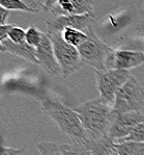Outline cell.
Instances as JSON below:
<instances>
[{
	"label": "cell",
	"mask_w": 144,
	"mask_h": 155,
	"mask_svg": "<svg viewBox=\"0 0 144 155\" xmlns=\"http://www.w3.org/2000/svg\"><path fill=\"white\" fill-rule=\"evenodd\" d=\"M78 114L87 140H96L109 137L114 111L101 98L92 99L78 106L72 107Z\"/></svg>",
	"instance_id": "1"
},
{
	"label": "cell",
	"mask_w": 144,
	"mask_h": 155,
	"mask_svg": "<svg viewBox=\"0 0 144 155\" xmlns=\"http://www.w3.org/2000/svg\"><path fill=\"white\" fill-rule=\"evenodd\" d=\"M41 107L42 113L50 117L61 132L67 135L74 144L84 145L86 143L87 137L81 120L72 107L50 97L42 100Z\"/></svg>",
	"instance_id": "2"
},
{
	"label": "cell",
	"mask_w": 144,
	"mask_h": 155,
	"mask_svg": "<svg viewBox=\"0 0 144 155\" xmlns=\"http://www.w3.org/2000/svg\"><path fill=\"white\" fill-rule=\"evenodd\" d=\"M85 32L87 33L86 41L77 48L82 61L85 65H89L95 69V71H107V61L114 52V49L104 43L91 27Z\"/></svg>",
	"instance_id": "3"
},
{
	"label": "cell",
	"mask_w": 144,
	"mask_h": 155,
	"mask_svg": "<svg viewBox=\"0 0 144 155\" xmlns=\"http://www.w3.org/2000/svg\"><path fill=\"white\" fill-rule=\"evenodd\" d=\"M48 35L51 39L56 59L60 66L61 75L63 78L68 77L83 68L85 63L82 61L77 47L67 44L63 40L61 33H48Z\"/></svg>",
	"instance_id": "4"
},
{
	"label": "cell",
	"mask_w": 144,
	"mask_h": 155,
	"mask_svg": "<svg viewBox=\"0 0 144 155\" xmlns=\"http://www.w3.org/2000/svg\"><path fill=\"white\" fill-rule=\"evenodd\" d=\"M144 106V87L133 76L118 90L112 109L116 114L141 111Z\"/></svg>",
	"instance_id": "5"
},
{
	"label": "cell",
	"mask_w": 144,
	"mask_h": 155,
	"mask_svg": "<svg viewBox=\"0 0 144 155\" xmlns=\"http://www.w3.org/2000/svg\"><path fill=\"white\" fill-rule=\"evenodd\" d=\"M127 70L110 69L107 71H95L96 87L100 92V98L108 105L113 106L118 90L130 78Z\"/></svg>",
	"instance_id": "6"
},
{
	"label": "cell",
	"mask_w": 144,
	"mask_h": 155,
	"mask_svg": "<svg viewBox=\"0 0 144 155\" xmlns=\"http://www.w3.org/2000/svg\"><path fill=\"white\" fill-rule=\"evenodd\" d=\"M94 19V13L85 15H62L52 16L49 15L45 19L47 33H61L65 28H77L82 31H86Z\"/></svg>",
	"instance_id": "7"
},
{
	"label": "cell",
	"mask_w": 144,
	"mask_h": 155,
	"mask_svg": "<svg viewBox=\"0 0 144 155\" xmlns=\"http://www.w3.org/2000/svg\"><path fill=\"white\" fill-rule=\"evenodd\" d=\"M142 122H144V114L141 111H131L126 114L114 113L109 137L114 142H118L127 137L138 124Z\"/></svg>",
	"instance_id": "8"
},
{
	"label": "cell",
	"mask_w": 144,
	"mask_h": 155,
	"mask_svg": "<svg viewBox=\"0 0 144 155\" xmlns=\"http://www.w3.org/2000/svg\"><path fill=\"white\" fill-rule=\"evenodd\" d=\"M36 58L39 66L50 75H59L61 69L55 56L51 39L47 32H44L41 44L36 47Z\"/></svg>",
	"instance_id": "9"
},
{
	"label": "cell",
	"mask_w": 144,
	"mask_h": 155,
	"mask_svg": "<svg viewBox=\"0 0 144 155\" xmlns=\"http://www.w3.org/2000/svg\"><path fill=\"white\" fill-rule=\"evenodd\" d=\"M144 63V52L136 50H114L107 61V69L131 70Z\"/></svg>",
	"instance_id": "10"
},
{
	"label": "cell",
	"mask_w": 144,
	"mask_h": 155,
	"mask_svg": "<svg viewBox=\"0 0 144 155\" xmlns=\"http://www.w3.org/2000/svg\"><path fill=\"white\" fill-rule=\"evenodd\" d=\"M94 0H58L49 14L52 16L85 15L93 13Z\"/></svg>",
	"instance_id": "11"
},
{
	"label": "cell",
	"mask_w": 144,
	"mask_h": 155,
	"mask_svg": "<svg viewBox=\"0 0 144 155\" xmlns=\"http://www.w3.org/2000/svg\"><path fill=\"white\" fill-rule=\"evenodd\" d=\"M2 44L5 47L6 51L9 52V53L19 57H22V58L30 61V63L35 64V65H39V61H37L36 58V49L34 47L30 46L26 42H23L21 44H16V43L11 42V40L8 39Z\"/></svg>",
	"instance_id": "12"
},
{
	"label": "cell",
	"mask_w": 144,
	"mask_h": 155,
	"mask_svg": "<svg viewBox=\"0 0 144 155\" xmlns=\"http://www.w3.org/2000/svg\"><path fill=\"white\" fill-rule=\"evenodd\" d=\"M84 146L91 155H119L115 148V142L109 137L96 140H87Z\"/></svg>",
	"instance_id": "13"
},
{
	"label": "cell",
	"mask_w": 144,
	"mask_h": 155,
	"mask_svg": "<svg viewBox=\"0 0 144 155\" xmlns=\"http://www.w3.org/2000/svg\"><path fill=\"white\" fill-rule=\"evenodd\" d=\"M115 148L119 155H144V143L116 142Z\"/></svg>",
	"instance_id": "14"
},
{
	"label": "cell",
	"mask_w": 144,
	"mask_h": 155,
	"mask_svg": "<svg viewBox=\"0 0 144 155\" xmlns=\"http://www.w3.org/2000/svg\"><path fill=\"white\" fill-rule=\"evenodd\" d=\"M62 38L67 44L72 45L75 47H79L81 44L86 41L87 39V33L85 31H82L80 29L77 28H72V27H67L61 32Z\"/></svg>",
	"instance_id": "15"
},
{
	"label": "cell",
	"mask_w": 144,
	"mask_h": 155,
	"mask_svg": "<svg viewBox=\"0 0 144 155\" xmlns=\"http://www.w3.org/2000/svg\"><path fill=\"white\" fill-rule=\"evenodd\" d=\"M61 155H91L84 145L77 144H65L59 146Z\"/></svg>",
	"instance_id": "16"
},
{
	"label": "cell",
	"mask_w": 144,
	"mask_h": 155,
	"mask_svg": "<svg viewBox=\"0 0 144 155\" xmlns=\"http://www.w3.org/2000/svg\"><path fill=\"white\" fill-rule=\"evenodd\" d=\"M42 35L44 32H42L41 30H39L36 27L34 26H30L27 28L26 30V38H25V42L27 44H29L30 46L36 48L39 44H41L42 40Z\"/></svg>",
	"instance_id": "17"
},
{
	"label": "cell",
	"mask_w": 144,
	"mask_h": 155,
	"mask_svg": "<svg viewBox=\"0 0 144 155\" xmlns=\"http://www.w3.org/2000/svg\"><path fill=\"white\" fill-rule=\"evenodd\" d=\"M36 148L41 155H61L59 146L52 142H39Z\"/></svg>",
	"instance_id": "18"
},
{
	"label": "cell",
	"mask_w": 144,
	"mask_h": 155,
	"mask_svg": "<svg viewBox=\"0 0 144 155\" xmlns=\"http://www.w3.org/2000/svg\"><path fill=\"white\" fill-rule=\"evenodd\" d=\"M0 5L8 11H21L27 13H33L32 9L25 5L22 0H0Z\"/></svg>",
	"instance_id": "19"
},
{
	"label": "cell",
	"mask_w": 144,
	"mask_h": 155,
	"mask_svg": "<svg viewBox=\"0 0 144 155\" xmlns=\"http://www.w3.org/2000/svg\"><path fill=\"white\" fill-rule=\"evenodd\" d=\"M118 142H140L144 143V122L138 124L131 133ZM116 143V142H115Z\"/></svg>",
	"instance_id": "20"
},
{
	"label": "cell",
	"mask_w": 144,
	"mask_h": 155,
	"mask_svg": "<svg viewBox=\"0 0 144 155\" xmlns=\"http://www.w3.org/2000/svg\"><path fill=\"white\" fill-rule=\"evenodd\" d=\"M25 38L26 30L22 29L21 27H17V26H11L8 32V40H11L16 44H21V43L25 42Z\"/></svg>",
	"instance_id": "21"
},
{
	"label": "cell",
	"mask_w": 144,
	"mask_h": 155,
	"mask_svg": "<svg viewBox=\"0 0 144 155\" xmlns=\"http://www.w3.org/2000/svg\"><path fill=\"white\" fill-rule=\"evenodd\" d=\"M22 2L27 8L33 11V13H39L41 11H44L46 0H22Z\"/></svg>",
	"instance_id": "22"
},
{
	"label": "cell",
	"mask_w": 144,
	"mask_h": 155,
	"mask_svg": "<svg viewBox=\"0 0 144 155\" xmlns=\"http://www.w3.org/2000/svg\"><path fill=\"white\" fill-rule=\"evenodd\" d=\"M21 153H22V150L11 147H3L0 142V155H20Z\"/></svg>",
	"instance_id": "23"
},
{
	"label": "cell",
	"mask_w": 144,
	"mask_h": 155,
	"mask_svg": "<svg viewBox=\"0 0 144 155\" xmlns=\"http://www.w3.org/2000/svg\"><path fill=\"white\" fill-rule=\"evenodd\" d=\"M11 26L9 24L0 25V43H3L5 40L8 39V32L11 30Z\"/></svg>",
	"instance_id": "24"
},
{
	"label": "cell",
	"mask_w": 144,
	"mask_h": 155,
	"mask_svg": "<svg viewBox=\"0 0 144 155\" xmlns=\"http://www.w3.org/2000/svg\"><path fill=\"white\" fill-rule=\"evenodd\" d=\"M9 14H11V11L2 8V6L0 5V25L6 24V21H8Z\"/></svg>",
	"instance_id": "25"
},
{
	"label": "cell",
	"mask_w": 144,
	"mask_h": 155,
	"mask_svg": "<svg viewBox=\"0 0 144 155\" xmlns=\"http://www.w3.org/2000/svg\"><path fill=\"white\" fill-rule=\"evenodd\" d=\"M58 2V0H46V3H45L44 12L46 14H49L51 12V9L55 6V4Z\"/></svg>",
	"instance_id": "26"
},
{
	"label": "cell",
	"mask_w": 144,
	"mask_h": 155,
	"mask_svg": "<svg viewBox=\"0 0 144 155\" xmlns=\"http://www.w3.org/2000/svg\"><path fill=\"white\" fill-rule=\"evenodd\" d=\"M5 51H6L5 47L3 46V44H2V43H0V52H5Z\"/></svg>",
	"instance_id": "27"
}]
</instances>
